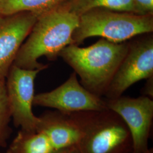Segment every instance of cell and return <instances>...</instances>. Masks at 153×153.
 Returning a JSON list of instances; mask_svg holds the SVG:
<instances>
[{"instance_id": "obj_1", "label": "cell", "mask_w": 153, "mask_h": 153, "mask_svg": "<svg viewBox=\"0 0 153 153\" xmlns=\"http://www.w3.org/2000/svg\"><path fill=\"white\" fill-rule=\"evenodd\" d=\"M78 22L79 16L61 6L40 14L13 64L26 69L47 68V65L39 62V59L45 56L55 60L62 49L74 44L72 34Z\"/></svg>"}, {"instance_id": "obj_2", "label": "cell", "mask_w": 153, "mask_h": 153, "mask_svg": "<svg viewBox=\"0 0 153 153\" xmlns=\"http://www.w3.org/2000/svg\"><path fill=\"white\" fill-rule=\"evenodd\" d=\"M129 47L128 42L116 43L102 38L87 47L69 45L61 51L59 56L80 77V83L84 88L102 97Z\"/></svg>"}, {"instance_id": "obj_3", "label": "cell", "mask_w": 153, "mask_h": 153, "mask_svg": "<svg viewBox=\"0 0 153 153\" xmlns=\"http://www.w3.org/2000/svg\"><path fill=\"white\" fill-rule=\"evenodd\" d=\"M80 132L79 153H131L132 140L120 117L109 109L68 114Z\"/></svg>"}, {"instance_id": "obj_4", "label": "cell", "mask_w": 153, "mask_h": 153, "mask_svg": "<svg viewBox=\"0 0 153 153\" xmlns=\"http://www.w3.org/2000/svg\"><path fill=\"white\" fill-rule=\"evenodd\" d=\"M153 31V15L96 8L79 16L78 26L72 34L74 44L79 45L86 39L100 36L119 43Z\"/></svg>"}, {"instance_id": "obj_5", "label": "cell", "mask_w": 153, "mask_h": 153, "mask_svg": "<svg viewBox=\"0 0 153 153\" xmlns=\"http://www.w3.org/2000/svg\"><path fill=\"white\" fill-rule=\"evenodd\" d=\"M152 76L153 36L150 33L129 42L128 52L104 96L106 99L118 98L135 83Z\"/></svg>"}, {"instance_id": "obj_6", "label": "cell", "mask_w": 153, "mask_h": 153, "mask_svg": "<svg viewBox=\"0 0 153 153\" xmlns=\"http://www.w3.org/2000/svg\"><path fill=\"white\" fill-rule=\"evenodd\" d=\"M39 69H26L13 65L6 76V88L11 121L15 127L36 131L38 116L33 111L34 83Z\"/></svg>"}, {"instance_id": "obj_7", "label": "cell", "mask_w": 153, "mask_h": 153, "mask_svg": "<svg viewBox=\"0 0 153 153\" xmlns=\"http://www.w3.org/2000/svg\"><path fill=\"white\" fill-rule=\"evenodd\" d=\"M108 109L119 115L131 135L132 153H145L153 126V100L146 96L106 99Z\"/></svg>"}, {"instance_id": "obj_8", "label": "cell", "mask_w": 153, "mask_h": 153, "mask_svg": "<svg viewBox=\"0 0 153 153\" xmlns=\"http://www.w3.org/2000/svg\"><path fill=\"white\" fill-rule=\"evenodd\" d=\"M33 105L53 108L66 114L108 109L105 100L84 88L78 81L75 71L60 86L35 95Z\"/></svg>"}, {"instance_id": "obj_9", "label": "cell", "mask_w": 153, "mask_h": 153, "mask_svg": "<svg viewBox=\"0 0 153 153\" xmlns=\"http://www.w3.org/2000/svg\"><path fill=\"white\" fill-rule=\"evenodd\" d=\"M38 16L37 13L31 11L0 14V80L6 79Z\"/></svg>"}, {"instance_id": "obj_10", "label": "cell", "mask_w": 153, "mask_h": 153, "mask_svg": "<svg viewBox=\"0 0 153 153\" xmlns=\"http://www.w3.org/2000/svg\"><path fill=\"white\" fill-rule=\"evenodd\" d=\"M38 117L36 131L44 133L56 150L76 146L80 132L68 114L48 111Z\"/></svg>"}, {"instance_id": "obj_11", "label": "cell", "mask_w": 153, "mask_h": 153, "mask_svg": "<svg viewBox=\"0 0 153 153\" xmlns=\"http://www.w3.org/2000/svg\"><path fill=\"white\" fill-rule=\"evenodd\" d=\"M10 153H54L57 150L44 133L20 129L7 150Z\"/></svg>"}, {"instance_id": "obj_12", "label": "cell", "mask_w": 153, "mask_h": 153, "mask_svg": "<svg viewBox=\"0 0 153 153\" xmlns=\"http://www.w3.org/2000/svg\"><path fill=\"white\" fill-rule=\"evenodd\" d=\"M60 6L78 16L96 8L139 14L133 0H68Z\"/></svg>"}, {"instance_id": "obj_13", "label": "cell", "mask_w": 153, "mask_h": 153, "mask_svg": "<svg viewBox=\"0 0 153 153\" xmlns=\"http://www.w3.org/2000/svg\"><path fill=\"white\" fill-rule=\"evenodd\" d=\"M68 0H0V14L31 11L38 15L63 5Z\"/></svg>"}, {"instance_id": "obj_14", "label": "cell", "mask_w": 153, "mask_h": 153, "mask_svg": "<svg viewBox=\"0 0 153 153\" xmlns=\"http://www.w3.org/2000/svg\"><path fill=\"white\" fill-rule=\"evenodd\" d=\"M11 116L6 95V79L0 80V148L7 146L11 136Z\"/></svg>"}, {"instance_id": "obj_15", "label": "cell", "mask_w": 153, "mask_h": 153, "mask_svg": "<svg viewBox=\"0 0 153 153\" xmlns=\"http://www.w3.org/2000/svg\"><path fill=\"white\" fill-rule=\"evenodd\" d=\"M140 15H153V0H133Z\"/></svg>"}, {"instance_id": "obj_16", "label": "cell", "mask_w": 153, "mask_h": 153, "mask_svg": "<svg viewBox=\"0 0 153 153\" xmlns=\"http://www.w3.org/2000/svg\"><path fill=\"white\" fill-rule=\"evenodd\" d=\"M142 95L153 99V76L147 79L146 83L142 90Z\"/></svg>"}, {"instance_id": "obj_17", "label": "cell", "mask_w": 153, "mask_h": 153, "mask_svg": "<svg viewBox=\"0 0 153 153\" xmlns=\"http://www.w3.org/2000/svg\"><path fill=\"white\" fill-rule=\"evenodd\" d=\"M54 153H79L76 146L56 151Z\"/></svg>"}, {"instance_id": "obj_18", "label": "cell", "mask_w": 153, "mask_h": 153, "mask_svg": "<svg viewBox=\"0 0 153 153\" xmlns=\"http://www.w3.org/2000/svg\"><path fill=\"white\" fill-rule=\"evenodd\" d=\"M145 153H153V149L152 148H149L148 150Z\"/></svg>"}, {"instance_id": "obj_19", "label": "cell", "mask_w": 153, "mask_h": 153, "mask_svg": "<svg viewBox=\"0 0 153 153\" xmlns=\"http://www.w3.org/2000/svg\"><path fill=\"white\" fill-rule=\"evenodd\" d=\"M0 153H10L9 152H8L7 150H6V152H0Z\"/></svg>"}, {"instance_id": "obj_20", "label": "cell", "mask_w": 153, "mask_h": 153, "mask_svg": "<svg viewBox=\"0 0 153 153\" xmlns=\"http://www.w3.org/2000/svg\"></svg>"}]
</instances>
